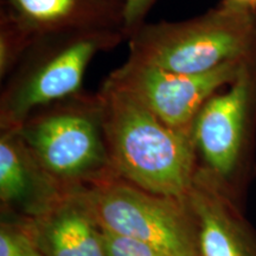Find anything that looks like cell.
<instances>
[{
  "label": "cell",
  "instance_id": "cell-1",
  "mask_svg": "<svg viewBox=\"0 0 256 256\" xmlns=\"http://www.w3.org/2000/svg\"><path fill=\"white\" fill-rule=\"evenodd\" d=\"M98 94L112 168L147 192L186 200L196 177L192 133L168 126L106 80Z\"/></svg>",
  "mask_w": 256,
  "mask_h": 256
},
{
  "label": "cell",
  "instance_id": "cell-2",
  "mask_svg": "<svg viewBox=\"0 0 256 256\" xmlns=\"http://www.w3.org/2000/svg\"><path fill=\"white\" fill-rule=\"evenodd\" d=\"M122 31L68 30L34 36L16 68L2 81V130H16L32 112L82 92L94 57L126 40Z\"/></svg>",
  "mask_w": 256,
  "mask_h": 256
},
{
  "label": "cell",
  "instance_id": "cell-3",
  "mask_svg": "<svg viewBox=\"0 0 256 256\" xmlns=\"http://www.w3.org/2000/svg\"><path fill=\"white\" fill-rule=\"evenodd\" d=\"M132 62L180 74H203L235 60L250 58L255 46L252 8L224 2L220 8L180 22L142 24L128 37Z\"/></svg>",
  "mask_w": 256,
  "mask_h": 256
},
{
  "label": "cell",
  "instance_id": "cell-4",
  "mask_svg": "<svg viewBox=\"0 0 256 256\" xmlns=\"http://www.w3.org/2000/svg\"><path fill=\"white\" fill-rule=\"evenodd\" d=\"M16 130L46 174L72 179L112 168L98 92L38 108Z\"/></svg>",
  "mask_w": 256,
  "mask_h": 256
},
{
  "label": "cell",
  "instance_id": "cell-5",
  "mask_svg": "<svg viewBox=\"0 0 256 256\" xmlns=\"http://www.w3.org/2000/svg\"><path fill=\"white\" fill-rule=\"evenodd\" d=\"M83 198L101 228L148 243L170 256H200L198 229L183 200L124 183L101 185Z\"/></svg>",
  "mask_w": 256,
  "mask_h": 256
},
{
  "label": "cell",
  "instance_id": "cell-6",
  "mask_svg": "<svg viewBox=\"0 0 256 256\" xmlns=\"http://www.w3.org/2000/svg\"><path fill=\"white\" fill-rule=\"evenodd\" d=\"M250 60H230L203 74L174 72L127 60L106 81L139 98L168 126L192 133L204 104L238 78Z\"/></svg>",
  "mask_w": 256,
  "mask_h": 256
},
{
  "label": "cell",
  "instance_id": "cell-7",
  "mask_svg": "<svg viewBox=\"0 0 256 256\" xmlns=\"http://www.w3.org/2000/svg\"><path fill=\"white\" fill-rule=\"evenodd\" d=\"M254 83L249 60L230 83L228 90L211 96L194 119L192 126L194 148L220 176L230 174L238 164Z\"/></svg>",
  "mask_w": 256,
  "mask_h": 256
},
{
  "label": "cell",
  "instance_id": "cell-8",
  "mask_svg": "<svg viewBox=\"0 0 256 256\" xmlns=\"http://www.w3.org/2000/svg\"><path fill=\"white\" fill-rule=\"evenodd\" d=\"M2 10L32 36L98 28L126 34L124 0H2Z\"/></svg>",
  "mask_w": 256,
  "mask_h": 256
},
{
  "label": "cell",
  "instance_id": "cell-9",
  "mask_svg": "<svg viewBox=\"0 0 256 256\" xmlns=\"http://www.w3.org/2000/svg\"><path fill=\"white\" fill-rule=\"evenodd\" d=\"M36 232L46 256H106L101 226L84 198L49 211Z\"/></svg>",
  "mask_w": 256,
  "mask_h": 256
},
{
  "label": "cell",
  "instance_id": "cell-10",
  "mask_svg": "<svg viewBox=\"0 0 256 256\" xmlns=\"http://www.w3.org/2000/svg\"><path fill=\"white\" fill-rule=\"evenodd\" d=\"M188 200L197 220L200 256H250L235 224L206 188L194 180Z\"/></svg>",
  "mask_w": 256,
  "mask_h": 256
},
{
  "label": "cell",
  "instance_id": "cell-11",
  "mask_svg": "<svg viewBox=\"0 0 256 256\" xmlns=\"http://www.w3.org/2000/svg\"><path fill=\"white\" fill-rule=\"evenodd\" d=\"M40 165L16 130H2L0 198L5 203L24 202Z\"/></svg>",
  "mask_w": 256,
  "mask_h": 256
},
{
  "label": "cell",
  "instance_id": "cell-12",
  "mask_svg": "<svg viewBox=\"0 0 256 256\" xmlns=\"http://www.w3.org/2000/svg\"><path fill=\"white\" fill-rule=\"evenodd\" d=\"M34 36L0 8V78H8L23 57Z\"/></svg>",
  "mask_w": 256,
  "mask_h": 256
},
{
  "label": "cell",
  "instance_id": "cell-13",
  "mask_svg": "<svg viewBox=\"0 0 256 256\" xmlns=\"http://www.w3.org/2000/svg\"><path fill=\"white\" fill-rule=\"evenodd\" d=\"M0 256H46L37 232L2 226L0 230Z\"/></svg>",
  "mask_w": 256,
  "mask_h": 256
},
{
  "label": "cell",
  "instance_id": "cell-14",
  "mask_svg": "<svg viewBox=\"0 0 256 256\" xmlns=\"http://www.w3.org/2000/svg\"><path fill=\"white\" fill-rule=\"evenodd\" d=\"M106 256H170L148 243L101 228Z\"/></svg>",
  "mask_w": 256,
  "mask_h": 256
},
{
  "label": "cell",
  "instance_id": "cell-15",
  "mask_svg": "<svg viewBox=\"0 0 256 256\" xmlns=\"http://www.w3.org/2000/svg\"><path fill=\"white\" fill-rule=\"evenodd\" d=\"M158 0H124L126 2V25H124V31H126L127 40L133 32L145 24V19L147 14H150L153 5Z\"/></svg>",
  "mask_w": 256,
  "mask_h": 256
},
{
  "label": "cell",
  "instance_id": "cell-16",
  "mask_svg": "<svg viewBox=\"0 0 256 256\" xmlns=\"http://www.w3.org/2000/svg\"><path fill=\"white\" fill-rule=\"evenodd\" d=\"M226 2H232V4L244 6V8H252L256 5V0H226Z\"/></svg>",
  "mask_w": 256,
  "mask_h": 256
}]
</instances>
